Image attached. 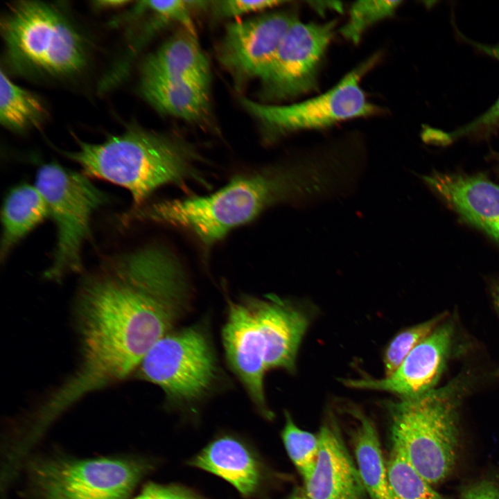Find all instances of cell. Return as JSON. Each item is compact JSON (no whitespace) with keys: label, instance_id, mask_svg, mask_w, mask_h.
Instances as JSON below:
<instances>
[{"label":"cell","instance_id":"32","mask_svg":"<svg viewBox=\"0 0 499 499\" xmlns=\"http://www.w3.org/2000/svg\"><path fill=\"white\" fill-rule=\"evenodd\" d=\"M492 296L496 308L499 313V281L492 288Z\"/></svg>","mask_w":499,"mask_h":499},{"label":"cell","instance_id":"21","mask_svg":"<svg viewBox=\"0 0 499 499\" xmlns=\"http://www.w3.org/2000/svg\"><path fill=\"white\" fill-rule=\"evenodd\" d=\"M358 421L352 433L358 470L371 499H391L387 466L373 421L358 410H351Z\"/></svg>","mask_w":499,"mask_h":499},{"label":"cell","instance_id":"34","mask_svg":"<svg viewBox=\"0 0 499 499\" xmlns=\"http://www.w3.org/2000/svg\"><path fill=\"white\" fill-rule=\"evenodd\" d=\"M286 499H309L305 494L299 493H294L288 496Z\"/></svg>","mask_w":499,"mask_h":499},{"label":"cell","instance_id":"33","mask_svg":"<svg viewBox=\"0 0 499 499\" xmlns=\"http://www.w3.org/2000/svg\"><path fill=\"white\" fill-rule=\"evenodd\" d=\"M98 6L100 7H116L119 6H122L124 3H128V1H98Z\"/></svg>","mask_w":499,"mask_h":499},{"label":"cell","instance_id":"5","mask_svg":"<svg viewBox=\"0 0 499 499\" xmlns=\"http://www.w3.org/2000/svg\"><path fill=\"white\" fill-rule=\"evenodd\" d=\"M154 466L134 456L38 457L28 466V489L33 499H128Z\"/></svg>","mask_w":499,"mask_h":499},{"label":"cell","instance_id":"29","mask_svg":"<svg viewBox=\"0 0 499 499\" xmlns=\"http://www.w3.org/2000/svg\"><path fill=\"white\" fill-rule=\"evenodd\" d=\"M287 3L276 0H225L212 2V8L217 16L231 18L247 14L262 12Z\"/></svg>","mask_w":499,"mask_h":499},{"label":"cell","instance_id":"17","mask_svg":"<svg viewBox=\"0 0 499 499\" xmlns=\"http://www.w3.org/2000/svg\"><path fill=\"white\" fill-rule=\"evenodd\" d=\"M423 179L462 218L499 243V186L478 175L433 173Z\"/></svg>","mask_w":499,"mask_h":499},{"label":"cell","instance_id":"10","mask_svg":"<svg viewBox=\"0 0 499 499\" xmlns=\"http://www.w3.org/2000/svg\"><path fill=\"white\" fill-rule=\"evenodd\" d=\"M336 21L323 24L296 21L259 80L261 103L299 96L314 89L318 69L333 38Z\"/></svg>","mask_w":499,"mask_h":499},{"label":"cell","instance_id":"15","mask_svg":"<svg viewBox=\"0 0 499 499\" xmlns=\"http://www.w3.org/2000/svg\"><path fill=\"white\" fill-rule=\"evenodd\" d=\"M247 299L263 344L266 371L281 369L293 372L300 344L309 325L308 315L277 297Z\"/></svg>","mask_w":499,"mask_h":499},{"label":"cell","instance_id":"11","mask_svg":"<svg viewBox=\"0 0 499 499\" xmlns=\"http://www.w3.org/2000/svg\"><path fill=\"white\" fill-rule=\"evenodd\" d=\"M297 20L294 11L281 10L229 23L217 51L219 62L238 84L260 80Z\"/></svg>","mask_w":499,"mask_h":499},{"label":"cell","instance_id":"19","mask_svg":"<svg viewBox=\"0 0 499 499\" xmlns=\"http://www.w3.org/2000/svg\"><path fill=\"white\" fill-rule=\"evenodd\" d=\"M145 98L161 112L189 123H205L210 116L209 89L186 81L141 77Z\"/></svg>","mask_w":499,"mask_h":499},{"label":"cell","instance_id":"23","mask_svg":"<svg viewBox=\"0 0 499 499\" xmlns=\"http://www.w3.org/2000/svg\"><path fill=\"white\" fill-rule=\"evenodd\" d=\"M386 466L391 499H445L394 446Z\"/></svg>","mask_w":499,"mask_h":499},{"label":"cell","instance_id":"8","mask_svg":"<svg viewBox=\"0 0 499 499\" xmlns=\"http://www.w3.org/2000/svg\"><path fill=\"white\" fill-rule=\"evenodd\" d=\"M134 374L159 387L170 403L187 406L210 394L218 379L219 368L208 333L193 326L161 338Z\"/></svg>","mask_w":499,"mask_h":499},{"label":"cell","instance_id":"30","mask_svg":"<svg viewBox=\"0 0 499 499\" xmlns=\"http://www.w3.org/2000/svg\"><path fill=\"white\" fill-rule=\"evenodd\" d=\"M134 499H207L195 490L181 484L149 482Z\"/></svg>","mask_w":499,"mask_h":499},{"label":"cell","instance_id":"24","mask_svg":"<svg viewBox=\"0 0 499 499\" xmlns=\"http://www.w3.org/2000/svg\"><path fill=\"white\" fill-rule=\"evenodd\" d=\"M281 438L287 453L303 477L308 479L313 474L319 452V437L299 428L290 414L286 412V423Z\"/></svg>","mask_w":499,"mask_h":499},{"label":"cell","instance_id":"28","mask_svg":"<svg viewBox=\"0 0 499 499\" xmlns=\"http://www.w3.org/2000/svg\"><path fill=\"white\" fill-rule=\"evenodd\" d=\"M139 4L150 11L163 22H175L183 29L195 33V30L191 17V10L195 8H204L208 1H143Z\"/></svg>","mask_w":499,"mask_h":499},{"label":"cell","instance_id":"2","mask_svg":"<svg viewBox=\"0 0 499 499\" xmlns=\"http://www.w3.org/2000/svg\"><path fill=\"white\" fill-rule=\"evenodd\" d=\"M334 185L330 164L318 153L311 152L238 175L210 195L143 205L131 210L128 220L182 227L209 247L274 205L288 203L306 207L329 200Z\"/></svg>","mask_w":499,"mask_h":499},{"label":"cell","instance_id":"18","mask_svg":"<svg viewBox=\"0 0 499 499\" xmlns=\"http://www.w3.org/2000/svg\"><path fill=\"white\" fill-rule=\"evenodd\" d=\"M142 76L190 82L209 89L211 69L196 35L187 30L175 33L150 55Z\"/></svg>","mask_w":499,"mask_h":499},{"label":"cell","instance_id":"31","mask_svg":"<svg viewBox=\"0 0 499 499\" xmlns=\"http://www.w3.org/2000/svg\"><path fill=\"white\" fill-rule=\"evenodd\" d=\"M460 499H499V484L482 480L466 489Z\"/></svg>","mask_w":499,"mask_h":499},{"label":"cell","instance_id":"16","mask_svg":"<svg viewBox=\"0 0 499 499\" xmlns=\"http://www.w3.org/2000/svg\"><path fill=\"white\" fill-rule=\"evenodd\" d=\"M319 452L314 471L304 480L309 499H365L367 491L358 468L333 422L319 433Z\"/></svg>","mask_w":499,"mask_h":499},{"label":"cell","instance_id":"1","mask_svg":"<svg viewBox=\"0 0 499 499\" xmlns=\"http://www.w3.org/2000/svg\"><path fill=\"white\" fill-rule=\"evenodd\" d=\"M191 294L182 262L160 244L102 259L83 277L76 294L78 365L37 406L40 420L51 425L87 394L132 376L187 313Z\"/></svg>","mask_w":499,"mask_h":499},{"label":"cell","instance_id":"20","mask_svg":"<svg viewBox=\"0 0 499 499\" xmlns=\"http://www.w3.org/2000/svg\"><path fill=\"white\" fill-rule=\"evenodd\" d=\"M48 216L47 204L35 185L21 184L10 189L1 209V261Z\"/></svg>","mask_w":499,"mask_h":499},{"label":"cell","instance_id":"25","mask_svg":"<svg viewBox=\"0 0 499 499\" xmlns=\"http://www.w3.org/2000/svg\"><path fill=\"white\" fill-rule=\"evenodd\" d=\"M401 1H358L351 6L349 19L340 28L341 35L353 44L359 42L367 28L392 16Z\"/></svg>","mask_w":499,"mask_h":499},{"label":"cell","instance_id":"26","mask_svg":"<svg viewBox=\"0 0 499 499\" xmlns=\"http://www.w3.org/2000/svg\"><path fill=\"white\" fill-rule=\"evenodd\" d=\"M444 314L398 333L389 342L383 356L385 376L392 374L411 351L443 322Z\"/></svg>","mask_w":499,"mask_h":499},{"label":"cell","instance_id":"13","mask_svg":"<svg viewBox=\"0 0 499 499\" xmlns=\"http://www.w3.org/2000/svg\"><path fill=\"white\" fill-rule=\"evenodd\" d=\"M222 340L227 360L260 414L271 419L265 396L264 347L247 299L229 304Z\"/></svg>","mask_w":499,"mask_h":499},{"label":"cell","instance_id":"7","mask_svg":"<svg viewBox=\"0 0 499 499\" xmlns=\"http://www.w3.org/2000/svg\"><path fill=\"white\" fill-rule=\"evenodd\" d=\"M10 56L18 64L52 75L80 70L86 51L78 33L55 8L42 2L19 1L1 21Z\"/></svg>","mask_w":499,"mask_h":499},{"label":"cell","instance_id":"9","mask_svg":"<svg viewBox=\"0 0 499 499\" xmlns=\"http://www.w3.org/2000/svg\"><path fill=\"white\" fill-rule=\"evenodd\" d=\"M376 61L375 57L369 58L329 90L303 101L281 105L243 97L240 103L258 123L267 143L295 132L326 128L341 121L371 116L379 110L367 100L360 81Z\"/></svg>","mask_w":499,"mask_h":499},{"label":"cell","instance_id":"12","mask_svg":"<svg viewBox=\"0 0 499 499\" xmlns=\"http://www.w3.org/2000/svg\"><path fill=\"white\" fill-rule=\"evenodd\" d=\"M454 328L441 322L407 356L395 371L383 378H347L342 383L356 389L384 391L401 399L416 397L432 389L449 355Z\"/></svg>","mask_w":499,"mask_h":499},{"label":"cell","instance_id":"6","mask_svg":"<svg viewBox=\"0 0 499 499\" xmlns=\"http://www.w3.org/2000/svg\"><path fill=\"white\" fill-rule=\"evenodd\" d=\"M88 177L56 163L44 164L37 171L35 185L56 227L52 262L44 272L51 281H60L69 274L82 272V250L91 234V216L109 201Z\"/></svg>","mask_w":499,"mask_h":499},{"label":"cell","instance_id":"4","mask_svg":"<svg viewBox=\"0 0 499 499\" xmlns=\"http://www.w3.org/2000/svg\"><path fill=\"white\" fill-rule=\"evenodd\" d=\"M466 382L459 378L444 387L389 405L392 446L430 484L446 478L457 454V406Z\"/></svg>","mask_w":499,"mask_h":499},{"label":"cell","instance_id":"27","mask_svg":"<svg viewBox=\"0 0 499 499\" xmlns=\"http://www.w3.org/2000/svg\"><path fill=\"white\" fill-rule=\"evenodd\" d=\"M475 46L499 61V42L494 46H487L473 42ZM499 126V98L494 105L482 115L467 125L454 132H445L441 130L428 128L426 132L428 142L439 144H447L459 137L477 134H483L493 130Z\"/></svg>","mask_w":499,"mask_h":499},{"label":"cell","instance_id":"14","mask_svg":"<svg viewBox=\"0 0 499 499\" xmlns=\"http://www.w3.org/2000/svg\"><path fill=\"white\" fill-rule=\"evenodd\" d=\"M188 464L225 480L245 498L260 496L272 478L270 470L254 448L232 434L212 439Z\"/></svg>","mask_w":499,"mask_h":499},{"label":"cell","instance_id":"22","mask_svg":"<svg viewBox=\"0 0 499 499\" xmlns=\"http://www.w3.org/2000/svg\"><path fill=\"white\" fill-rule=\"evenodd\" d=\"M45 110L40 100L10 80L1 71L0 121L6 127L22 130L42 121Z\"/></svg>","mask_w":499,"mask_h":499},{"label":"cell","instance_id":"3","mask_svg":"<svg viewBox=\"0 0 499 499\" xmlns=\"http://www.w3.org/2000/svg\"><path fill=\"white\" fill-rule=\"evenodd\" d=\"M78 150L64 155L82 173L120 186L132 195L133 207L144 205L158 188L168 184L184 186L202 180L195 148L178 138L132 128L100 143L80 141Z\"/></svg>","mask_w":499,"mask_h":499}]
</instances>
